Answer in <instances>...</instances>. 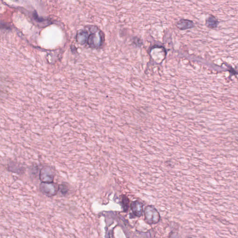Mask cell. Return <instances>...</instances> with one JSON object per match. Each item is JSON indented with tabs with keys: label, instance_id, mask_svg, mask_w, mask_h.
<instances>
[{
	"label": "cell",
	"instance_id": "1",
	"mask_svg": "<svg viewBox=\"0 0 238 238\" xmlns=\"http://www.w3.org/2000/svg\"><path fill=\"white\" fill-rule=\"evenodd\" d=\"M144 217L145 222L149 225L155 224L160 220L159 213L152 205L146 206L144 211Z\"/></svg>",
	"mask_w": 238,
	"mask_h": 238
},
{
	"label": "cell",
	"instance_id": "2",
	"mask_svg": "<svg viewBox=\"0 0 238 238\" xmlns=\"http://www.w3.org/2000/svg\"><path fill=\"white\" fill-rule=\"evenodd\" d=\"M130 208L133 212V215L134 218L140 217L142 215L143 211V205L138 200H135L132 202Z\"/></svg>",
	"mask_w": 238,
	"mask_h": 238
},
{
	"label": "cell",
	"instance_id": "3",
	"mask_svg": "<svg viewBox=\"0 0 238 238\" xmlns=\"http://www.w3.org/2000/svg\"><path fill=\"white\" fill-rule=\"evenodd\" d=\"M176 26L180 30H184L193 28L195 27V24L191 20L181 19L177 22Z\"/></svg>",
	"mask_w": 238,
	"mask_h": 238
},
{
	"label": "cell",
	"instance_id": "4",
	"mask_svg": "<svg viewBox=\"0 0 238 238\" xmlns=\"http://www.w3.org/2000/svg\"><path fill=\"white\" fill-rule=\"evenodd\" d=\"M219 23L217 19L212 15H210L206 20V25L210 28H215L217 27Z\"/></svg>",
	"mask_w": 238,
	"mask_h": 238
},
{
	"label": "cell",
	"instance_id": "5",
	"mask_svg": "<svg viewBox=\"0 0 238 238\" xmlns=\"http://www.w3.org/2000/svg\"><path fill=\"white\" fill-rule=\"evenodd\" d=\"M120 201L123 212H128L129 207L130 203L129 200L128 198V197L124 195H121L120 198Z\"/></svg>",
	"mask_w": 238,
	"mask_h": 238
},
{
	"label": "cell",
	"instance_id": "6",
	"mask_svg": "<svg viewBox=\"0 0 238 238\" xmlns=\"http://www.w3.org/2000/svg\"><path fill=\"white\" fill-rule=\"evenodd\" d=\"M169 238H181V237H180V236L177 233H175V232H172L170 234Z\"/></svg>",
	"mask_w": 238,
	"mask_h": 238
},
{
	"label": "cell",
	"instance_id": "7",
	"mask_svg": "<svg viewBox=\"0 0 238 238\" xmlns=\"http://www.w3.org/2000/svg\"></svg>",
	"mask_w": 238,
	"mask_h": 238
}]
</instances>
